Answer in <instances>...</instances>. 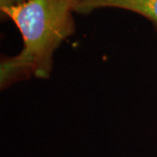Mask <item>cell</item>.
Wrapping results in <instances>:
<instances>
[{
    "mask_svg": "<svg viewBox=\"0 0 157 157\" xmlns=\"http://www.w3.org/2000/svg\"><path fill=\"white\" fill-rule=\"evenodd\" d=\"M79 1L28 0L1 11V18L13 21L23 39L17 54L1 59V89L31 78H49L55 51L75 32L73 13Z\"/></svg>",
    "mask_w": 157,
    "mask_h": 157,
    "instance_id": "obj_1",
    "label": "cell"
},
{
    "mask_svg": "<svg viewBox=\"0 0 157 157\" xmlns=\"http://www.w3.org/2000/svg\"><path fill=\"white\" fill-rule=\"evenodd\" d=\"M102 8H117L135 12L149 20L157 31V0H80L75 12L89 14Z\"/></svg>",
    "mask_w": 157,
    "mask_h": 157,
    "instance_id": "obj_2",
    "label": "cell"
},
{
    "mask_svg": "<svg viewBox=\"0 0 157 157\" xmlns=\"http://www.w3.org/2000/svg\"><path fill=\"white\" fill-rule=\"evenodd\" d=\"M28 0H0V11L19 6Z\"/></svg>",
    "mask_w": 157,
    "mask_h": 157,
    "instance_id": "obj_3",
    "label": "cell"
}]
</instances>
